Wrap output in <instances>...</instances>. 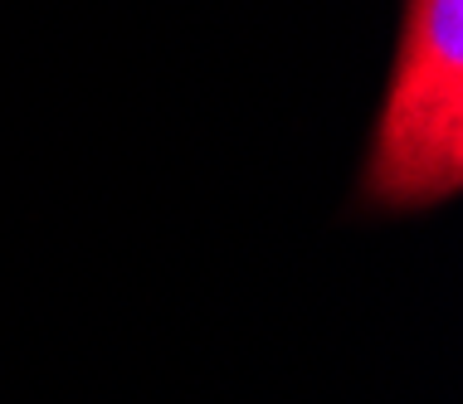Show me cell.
I'll return each mask as SVG.
<instances>
[{
	"label": "cell",
	"instance_id": "1",
	"mask_svg": "<svg viewBox=\"0 0 463 404\" xmlns=\"http://www.w3.org/2000/svg\"><path fill=\"white\" fill-rule=\"evenodd\" d=\"M463 191V0H405L391 83L361 166L381 214L439 210Z\"/></svg>",
	"mask_w": 463,
	"mask_h": 404
}]
</instances>
